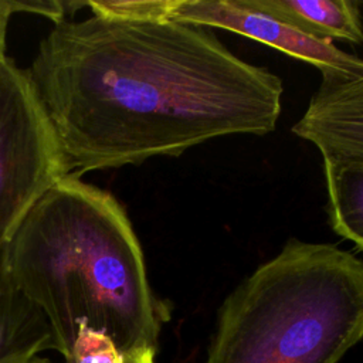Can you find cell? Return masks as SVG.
Wrapping results in <instances>:
<instances>
[{"mask_svg":"<svg viewBox=\"0 0 363 363\" xmlns=\"http://www.w3.org/2000/svg\"><path fill=\"white\" fill-rule=\"evenodd\" d=\"M68 173L140 164L220 136L275 130L284 86L211 28L94 16L62 20L27 68Z\"/></svg>","mask_w":363,"mask_h":363,"instance_id":"obj_1","label":"cell"},{"mask_svg":"<svg viewBox=\"0 0 363 363\" xmlns=\"http://www.w3.org/2000/svg\"><path fill=\"white\" fill-rule=\"evenodd\" d=\"M6 254L65 363L79 323L106 333L123 354L157 350L170 308L153 292L138 235L109 191L62 176L23 218Z\"/></svg>","mask_w":363,"mask_h":363,"instance_id":"obj_2","label":"cell"},{"mask_svg":"<svg viewBox=\"0 0 363 363\" xmlns=\"http://www.w3.org/2000/svg\"><path fill=\"white\" fill-rule=\"evenodd\" d=\"M363 339V261L291 238L223 302L206 363H337Z\"/></svg>","mask_w":363,"mask_h":363,"instance_id":"obj_3","label":"cell"},{"mask_svg":"<svg viewBox=\"0 0 363 363\" xmlns=\"http://www.w3.org/2000/svg\"><path fill=\"white\" fill-rule=\"evenodd\" d=\"M68 174L27 69L0 62V247L43 194Z\"/></svg>","mask_w":363,"mask_h":363,"instance_id":"obj_4","label":"cell"},{"mask_svg":"<svg viewBox=\"0 0 363 363\" xmlns=\"http://www.w3.org/2000/svg\"><path fill=\"white\" fill-rule=\"evenodd\" d=\"M172 20L227 30L318 68L323 79H350L363 74V58L337 48L332 41L311 37L242 0H176Z\"/></svg>","mask_w":363,"mask_h":363,"instance_id":"obj_5","label":"cell"},{"mask_svg":"<svg viewBox=\"0 0 363 363\" xmlns=\"http://www.w3.org/2000/svg\"><path fill=\"white\" fill-rule=\"evenodd\" d=\"M292 132L322 155L363 157V74L322 79Z\"/></svg>","mask_w":363,"mask_h":363,"instance_id":"obj_6","label":"cell"},{"mask_svg":"<svg viewBox=\"0 0 363 363\" xmlns=\"http://www.w3.org/2000/svg\"><path fill=\"white\" fill-rule=\"evenodd\" d=\"M54 350V336L44 313L11 277L6 245L0 247V363H30Z\"/></svg>","mask_w":363,"mask_h":363,"instance_id":"obj_7","label":"cell"},{"mask_svg":"<svg viewBox=\"0 0 363 363\" xmlns=\"http://www.w3.org/2000/svg\"><path fill=\"white\" fill-rule=\"evenodd\" d=\"M248 7L271 14L302 33L332 41L363 44V18L356 0H242Z\"/></svg>","mask_w":363,"mask_h":363,"instance_id":"obj_8","label":"cell"},{"mask_svg":"<svg viewBox=\"0 0 363 363\" xmlns=\"http://www.w3.org/2000/svg\"><path fill=\"white\" fill-rule=\"evenodd\" d=\"M322 159L330 227L363 252V157L328 156Z\"/></svg>","mask_w":363,"mask_h":363,"instance_id":"obj_9","label":"cell"},{"mask_svg":"<svg viewBox=\"0 0 363 363\" xmlns=\"http://www.w3.org/2000/svg\"><path fill=\"white\" fill-rule=\"evenodd\" d=\"M94 16L126 20H163L170 18L176 0H86Z\"/></svg>","mask_w":363,"mask_h":363,"instance_id":"obj_10","label":"cell"},{"mask_svg":"<svg viewBox=\"0 0 363 363\" xmlns=\"http://www.w3.org/2000/svg\"><path fill=\"white\" fill-rule=\"evenodd\" d=\"M69 363H123V353L106 333L79 323Z\"/></svg>","mask_w":363,"mask_h":363,"instance_id":"obj_11","label":"cell"},{"mask_svg":"<svg viewBox=\"0 0 363 363\" xmlns=\"http://www.w3.org/2000/svg\"><path fill=\"white\" fill-rule=\"evenodd\" d=\"M13 16L9 1L0 0V62H3L6 57V37H7V27L10 17Z\"/></svg>","mask_w":363,"mask_h":363,"instance_id":"obj_12","label":"cell"},{"mask_svg":"<svg viewBox=\"0 0 363 363\" xmlns=\"http://www.w3.org/2000/svg\"><path fill=\"white\" fill-rule=\"evenodd\" d=\"M156 352L152 350H138L123 354V363H155Z\"/></svg>","mask_w":363,"mask_h":363,"instance_id":"obj_13","label":"cell"},{"mask_svg":"<svg viewBox=\"0 0 363 363\" xmlns=\"http://www.w3.org/2000/svg\"><path fill=\"white\" fill-rule=\"evenodd\" d=\"M30 363H54V362H51V360H48V359H44V357H34Z\"/></svg>","mask_w":363,"mask_h":363,"instance_id":"obj_14","label":"cell"}]
</instances>
